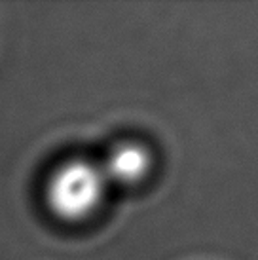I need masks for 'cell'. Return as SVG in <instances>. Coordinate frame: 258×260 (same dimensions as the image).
Listing matches in <instances>:
<instances>
[{"label": "cell", "mask_w": 258, "mask_h": 260, "mask_svg": "<svg viewBox=\"0 0 258 260\" xmlns=\"http://www.w3.org/2000/svg\"><path fill=\"white\" fill-rule=\"evenodd\" d=\"M107 179L101 166L86 159H71L51 173L46 202L53 215L63 220L89 217L103 202Z\"/></svg>", "instance_id": "obj_1"}, {"label": "cell", "mask_w": 258, "mask_h": 260, "mask_svg": "<svg viewBox=\"0 0 258 260\" xmlns=\"http://www.w3.org/2000/svg\"><path fill=\"white\" fill-rule=\"evenodd\" d=\"M105 179L114 181L118 184H133L141 181L150 169V154L146 148L133 143L116 146L108 154L105 166H101Z\"/></svg>", "instance_id": "obj_2"}]
</instances>
